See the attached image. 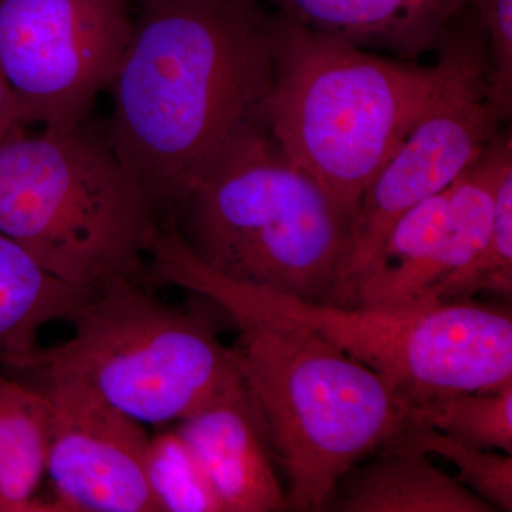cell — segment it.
Here are the masks:
<instances>
[{"label": "cell", "instance_id": "cell-1", "mask_svg": "<svg viewBox=\"0 0 512 512\" xmlns=\"http://www.w3.org/2000/svg\"><path fill=\"white\" fill-rule=\"evenodd\" d=\"M268 0H136L110 84L107 140L161 222L239 137L268 127L274 84Z\"/></svg>", "mask_w": 512, "mask_h": 512}, {"label": "cell", "instance_id": "cell-2", "mask_svg": "<svg viewBox=\"0 0 512 512\" xmlns=\"http://www.w3.org/2000/svg\"><path fill=\"white\" fill-rule=\"evenodd\" d=\"M157 281L198 293L235 322L281 323L309 330L383 377L407 404L512 382L510 311L468 301L366 308L303 301L215 274L185 247L173 225L150 252Z\"/></svg>", "mask_w": 512, "mask_h": 512}, {"label": "cell", "instance_id": "cell-3", "mask_svg": "<svg viewBox=\"0 0 512 512\" xmlns=\"http://www.w3.org/2000/svg\"><path fill=\"white\" fill-rule=\"evenodd\" d=\"M26 128L0 138V234L74 288L119 279L144 285L161 220L104 123Z\"/></svg>", "mask_w": 512, "mask_h": 512}, {"label": "cell", "instance_id": "cell-4", "mask_svg": "<svg viewBox=\"0 0 512 512\" xmlns=\"http://www.w3.org/2000/svg\"><path fill=\"white\" fill-rule=\"evenodd\" d=\"M355 217L262 127L227 148L170 222L215 274L329 303Z\"/></svg>", "mask_w": 512, "mask_h": 512}, {"label": "cell", "instance_id": "cell-5", "mask_svg": "<svg viewBox=\"0 0 512 512\" xmlns=\"http://www.w3.org/2000/svg\"><path fill=\"white\" fill-rule=\"evenodd\" d=\"M268 126L282 150L348 210L426 109L434 66L382 57L274 10Z\"/></svg>", "mask_w": 512, "mask_h": 512}, {"label": "cell", "instance_id": "cell-6", "mask_svg": "<svg viewBox=\"0 0 512 512\" xmlns=\"http://www.w3.org/2000/svg\"><path fill=\"white\" fill-rule=\"evenodd\" d=\"M237 325L229 352L288 478L289 508L325 511L340 478L406 429L404 403L382 376L309 330Z\"/></svg>", "mask_w": 512, "mask_h": 512}, {"label": "cell", "instance_id": "cell-7", "mask_svg": "<svg viewBox=\"0 0 512 512\" xmlns=\"http://www.w3.org/2000/svg\"><path fill=\"white\" fill-rule=\"evenodd\" d=\"M67 320L72 339L39 346L13 373L82 383L141 424L181 421L242 383L207 320L138 282L93 289Z\"/></svg>", "mask_w": 512, "mask_h": 512}, {"label": "cell", "instance_id": "cell-8", "mask_svg": "<svg viewBox=\"0 0 512 512\" xmlns=\"http://www.w3.org/2000/svg\"><path fill=\"white\" fill-rule=\"evenodd\" d=\"M437 52L439 79L426 109L357 208L333 305H355L396 222L446 191L510 117L495 103L487 40L470 9L454 20Z\"/></svg>", "mask_w": 512, "mask_h": 512}, {"label": "cell", "instance_id": "cell-9", "mask_svg": "<svg viewBox=\"0 0 512 512\" xmlns=\"http://www.w3.org/2000/svg\"><path fill=\"white\" fill-rule=\"evenodd\" d=\"M136 0H0V72L23 124L66 131L92 117L134 29Z\"/></svg>", "mask_w": 512, "mask_h": 512}, {"label": "cell", "instance_id": "cell-10", "mask_svg": "<svg viewBox=\"0 0 512 512\" xmlns=\"http://www.w3.org/2000/svg\"><path fill=\"white\" fill-rule=\"evenodd\" d=\"M39 390L52 409L46 473L55 510L158 512L147 478L151 439L140 421L82 383L45 380Z\"/></svg>", "mask_w": 512, "mask_h": 512}, {"label": "cell", "instance_id": "cell-11", "mask_svg": "<svg viewBox=\"0 0 512 512\" xmlns=\"http://www.w3.org/2000/svg\"><path fill=\"white\" fill-rule=\"evenodd\" d=\"M224 512L289 510L264 427L244 382L180 421Z\"/></svg>", "mask_w": 512, "mask_h": 512}, {"label": "cell", "instance_id": "cell-12", "mask_svg": "<svg viewBox=\"0 0 512 512\" xmlns=\"http://www.w3.org/2000/svg\"><path fill=\"white\" fill-rule=\"evenodd\" d=\"M309 29L414 62L437 50L468 0H268Z\"/></svg>", "mask_w": 512, "mask_h": 512}, {"label": "cell", "instance_id": "cell-13", "mask_svg": "<svg viewBox=\"0 0 512 512\" xmlns=\"http://www.w3.org/2000/svg\"><path fill=\"white\" fill-rule=\"evenodd\" d=\"M340 478L326 511L494 512L493 505L434 466L427 454L387 444Z\"/></svg>", "mask_w": 512, "mask_h": 512}, {"label": "cell", "instance_id": "cell-14", "mask_svg": "<svg viewBox=\"0 0 512 512\" xmlns=\"http://www.w3.org/2000/svg\"><path fill=\"white\" fill-rule=\"evenodd\" d=\"M450 187L427 198L396 222L375 269L357 291L355 305L406 308L423 303L446 278V234Z\"/></svg>", "mask_w": 512, "mask_h": 512}, {"label": "cell", "instance_id": "cell-15", "mask_svg": "<svg viewBox=\"0 0 512 512\" xmlns=\"http://www.w3.org/2000/svg\"><path fill=\"white\" fill-rule=\"evenodd\" d=\"M90 292L50 275L25 249L0 234V369H20L39 348V330L69 319Z\"/></svg>", "mask_w": 512, "mask_h": 512}, {"label": "cell", "instance_id": "cell-16", "mask_svg": "<svg viewBox=\"0 0 512 512\" xmlns=\"http://www.w3.org/2000/svg\"><path fill=\"white\" fill-rule=\"evenodd\" d=\"M49 400L0 369V512L55 511L35 500L46 473Z\"/></svg>", "mask_w": 512, "mask_h": 512}, {"label": "cell", "instance_id": "cell-17", "mask_svg": "<svg viewBox=\"0 0 512 512\" xmlns=\"http://www.w3.org/2000/svg\"><path fill=\"white\" fill-rule=\"evenodd\" d=\"M407 423L485 450L512 454V382L431 397L404 407Z\"/></svg>", "mask_w": 512, "mask_h": 512}, {"label": "cell", "instance_id": "cell-18", "mask_svg": "<svg viewBox=\"0 0 512 512\" xmlns=\"http://www.w3.org/2000/svg\"><path fill=\"white\" fill-rule=\"evenodd\" d=\"M147 478L158 512H224L207 471L177 430L150 441Z\"/></svg>", "mask_w": 512, "mask_h": 512}, {"label": "cell", "instance_id": "cell-19", "mask_svg": "<svg viewBox=\"0 0 512 512\" xmlns=\"http://www.w3.org/2000/svg\"><path fill=\"white\" fill-rule=\"evenodd\" d=\"M389 444L446 458L457 468V480L461 484L470 487L495 510L512 511L511 454L467 446L439 431L412 424H407L406 429Z\"/></svg>", "mask_w": 512, "mask_h": 512}, {"label": "cell", "instance_id": "cell-20", "mask_svg": "<svg viewBox=\"0 0 512 512\" xmlns=\"http://www.w3.org/2000/svg\"><path fill=\"white\" fill-rule=\"evenodd\" d=\"M478 292L512 293V164L505 167L497 192L490 241L483 255L463 272L437 286L426 305L468 301Z\"/></svg>", "mask_w": 512, "mask_h": 512}, {"label": "cell", "instance_id": "cell-21", "mask_svg": "<svg viewBox=\"0 0 512 512\" xmlns=\"http://www.w3.org/2000/svg\"><path fill=\"white\" fill-rule=\"evenodd\" d=\"M487 40L491 92L495 103L510 116L512 106V0H468Z\"/></svg>", "mask_w": 512, "mask_h": 512}, {"label": "cell", "instance_id": "cell-22", "mask_svg": "<svg viewBox=\"0 0 512 512\" xmlns=\"http://www.w3.org/2000/svg\"><path fill=\"white\" fill-rule=\"evenodd\" d=\"M18 127H26L23 124L22 113H20L15 94L10 90L8 82L0 72V138Z\"/></svg>", "mask_w": 512, "mask_h": 512}]
</instances>
